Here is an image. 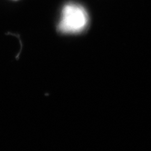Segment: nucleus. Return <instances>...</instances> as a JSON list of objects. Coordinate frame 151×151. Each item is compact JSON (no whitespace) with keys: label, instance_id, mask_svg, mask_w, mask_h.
<instances>
[{"label":"nucleus","instance_id":"1","mask_svg":"<svg viewBox=\"0 0 151 151\" xmlns=\"http://www.w3.org/2000/svg\"><path fill=\"white\" fill-rule=\"evenodd\" d=\"M88 22L86 9L79 4L69 3L63 9L58 30L63 34H78L86 29Z\"/></svg>","mask_w":151,"mask_h":151}]
</instances>
